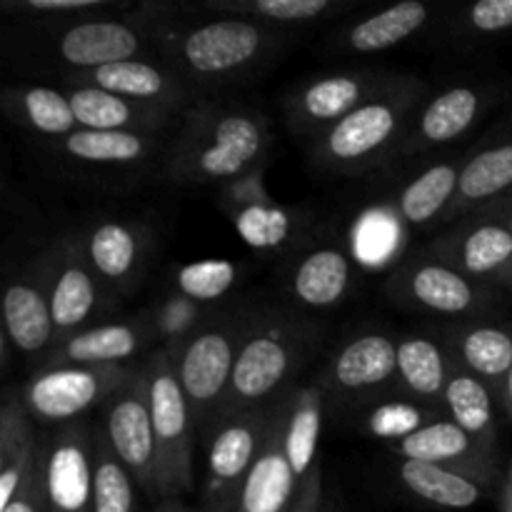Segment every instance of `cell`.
<instances>
[{"label":"cell","mask_w":512,"mask_h":512,"mask_svg":"<svg viewBox=\"0 0 512 512\" xmlns=\"http://www.w3.org/2000/svg\"><path fill=\"white\" fill-rule=\"evenodd\" d=\"M205 512H208V510H205Z\"/></svg>","instance_id":"48"},{"label":"cell","mask_w":512,"mask_h":512,"mask_svg":"<svg viewBox=\"0 0 512 512\" xmlns=\"http://www.w3.org/2000/svg\"><path fill=\"white\" fill-rule=\"evenodd\" d=\"M323 510V470L313 465L308 475L300 480L290 512H320Z\"/></svg>","instance_id":"43"},{"label":"cell","mask_w":512,"mask_h":512,"mask_svg":"<svg viewBox=\"0 0 512 512\" xmlns=\"http://www.w3.org/2000/svg\"><path fill=\"white\" fill-rule=\"evenodd\" d=\"M108 443L135 483L148 493H158V448L145 385H133L110 405Z\"/></svg>","instance_id":"2"},{"label":"cell","mask_w":512,"mask_h":512,"mask_svg":"<svg viewBox=\"0 0 512 512\" xmlns=\"http://www.w3.org/2000/svg\"><path fill=\"white\" fill-rule=\"evenodd\" d=\"M398 370V348L385 335H363L340 350L333 378L340 388L363 390L383 385Z\"/></svg>","instance_id":"13"},{"label":"cell","mask_w":512,"mask_h":512,"mask_svg":"<svg viewBox=\"0 0 512 512\" xmlns=\"http://www.w3.org/2000/svg\"><path fill=\"white\" fill-rule=\"evenodd\" d=\"M350 280V265L340 250L323 248L300 263L295 270L293 290L300 303L325 308V305L338 303L345 295Z\"/></svg>","instance_id":"16"},{"label":"cell","mask_w":512,"mask_h":512,"mask_svg":"<svg viewBox=\"0 0 512 512\" xmlns=\"http://www.w3.org/2000/svg\"><path fill=\"white\" fill-rule=\"evenodd\" d=\"M328 512H340V510H338V505H333V508H330Z\"/></svg>","instance_id":"46"},{"label":"cell","mask_w":512,"mask_h":512,"mask_svg":"<svg viewBox=\"0 0 512 512\" xmlns=\"http://www.w3.org/2000/svg\"><path fill=\"white\" fill-rule=\"evenodd\" d=\"M263 35L245 20H215L193 30L183 43V55L203 75L228 73L255 58Z\"/></svg>","instance_id":"6"},{"label":"cell","mask_w":512,"mask_h":512,"mask_svg":"<svg viewBox=\"0 0 512 512\" xmlns=\"http://www.w3.org/2000/svg\"><path fill=\"white\" fill-rule=\"evenodd\" d=\"M65 150L90 163H130L145 153V143L128 130H78L68 135Z\"/></svg>","instance_id":"28"},{"label":"cell","mask_w":512,"mask_h":512,"mask_svg":"<svg viewBox=\"0 0 512 512\" xmlns=\"http://www.w3.org/2000/svg\"><path fill=\"white\" fill-rule=\"evenodd\" d=\"M3 315L8 338L23 353H35L50 340L55 325L50 300H45L30 285L15 283L5 290Z\"/></svg>","instance_id":"14"},{"label":"cell","mask_w":512,"mask_h":512,"mask_svg":"<svg viewBox=\"0 0 512 512\" xmlns=\"http://www.w3.org/2000/svg\"><path fill=\"white\" fill-rule=\"evenodd\" d=\"M298 485V475L290 468L285 453V425L273 423L265 433L258 460L240 488L233 512H290Z\"/></svg>","instance_id":"4"},{"label":"cell","mask_w":512,"mask_h":512,"mask_svg":"<svg viewBox=\"0 0 512 512\" xmlns=\"http://www.w3.org/2000/svg\"><path fill=\"white\" fill-rule=\"evenodd\" d=\"M320 425H323V403H320L318 390H303L285 423V453L298 480H303L313 470Z\"/></svg>","instance_id":"18"},{"label":"cell","mask_w":512,"mask_h":512,"mask_svg":"<svg viewBox=\"0 0 512 512\" xmlns=\"http://www.w3.org/2000/svg\"><path fill=\"white\" fill-rule=\"evenodd\" d=\"M480 98L470 88H453L438 95L423 113L420 130L433 143H448L473 125Z\"/></svg>","instance_id":"24"},{"label":"cell","mask_w":512,"mask_h":512,"mask_svg":"<svg viewBox=\"0 0 512 512\" xmlns=\"http://www.w3.org/2000/svg\"><path fill=\"white\" fill-rule=\"evenodd\" d=\"M133 475L128 473L108 438L93 450V512H133Z\"/></svg>","instance_id":"20"},{"label":"cell","mask_w":512,"mask_h":512,"mask_svg":"<svg viewBox=\"0 0 512 512\" xmlns=\"http://www.w3.org/2000/svg\"><path fill=\"white\" fill-rule=\"evenodd\" d=\"M265 433L260 423H233L215 435L208 455V512H233L240 488L260 455Z\"/></svg>","instance_id":"3"},{"label":"cell","mask_w":512,"mask_h":512,"mask_svg":"<svg viewBox=\"0 0 512 512\" xmlns=\"http://www.w3.org/2000/svg\"><path fill=\"white\" fill-rule=\"evenodd\" d=\"M473 450V440L460 425L455 423H433L423 425L418 433L408 435L400 443V453L408 460L433 465H458Z\"/></svg>","instance_id":"22"},{"label":"cell","mask_w":512,"mask_h":512,"mask_svg":"<svg viewBox=\"0 0 512 512\" xmlns=\"http://www.w3.org/2000/svg\"><path fill=\"white\" fill-rule=\"evenodd\" d=\"M30 10H45V13H60V10H85L98 5V0H28Z\"/></svg>","instance_id":"44"},{"label":"cell","mask_w":512,"mask_h":512,"mask_svg":"<svg viewBox=\"0 0 512 512\" xmlns=\"http://www.w3.org/2000/svg\"><path fill=\"white\" fill-rule=\"evenodd\" d=\"M70 105L83 130H123L133 118V110L120 95L103 88H83L70 95Z\"/></svg>","instance_id":"32"},{"label":"cell","mask_w":512,"mask_h":512,"mask_svg":"<svg viewBox=\"0 0 512 512\" xmlns=\"http://www.w3.org/2000/svg\"><path fill=\"white\" fill-rule=\"evenodd\" d=\"M138 35L123 23L93 20L70 28L60 38V55L78 68L100 70L105 65L125 63L138 53Z\"/></svg>","instance_id":"9"},{"label":"cell","mask_w":512,"mask_h":512,"mask_svg":"<svg viewBox=\"0 0 512 512\" xmlns=\"http://www.w3.org/2000/svg\"><path fill=\"white\" fill-rule=\"evenodd\" d=\"M45 463L40 455H35L33 468H30L28 478L20 485L18 495L10 500L8 508L0 512H50L48 505V485H45Z\"/></svg>","instance_id":"40"},{"label":"cell","mask_w":512,"mask_h":512,"mask_svg":"<svg viewBox=\"0 0 512 512\" xmlns=\"http://www.w3.org/2000/svg\"><path fill=\"white\" fill-rule=\"evenodd\" d=\"M328 8L330 0H255L248 5V10L270 20H313Z\"/></svg>","instance_id":"41"},{"label":"cell","mask_w":512,"mask_h":512,"mask_svg":"<svg viewBox=\"0 0 512 512\" xmlns=\"http://www.w3.org/2000/svg\"><path fill=\"white\" fill-rule=\"evenodd\" d=\"M470 23L485 33L512 28V0H483L470 10Z\"/></svg>","instance_id":"42"},{"label":"cell","mask_w":512,"mask_h":512,"mask_svg":"<svg viewBox=\"0 0 512 512\" xmlns=\"http://www.w3.org/2000/svg\"><path fill=\"white\" fill-rule=\"evenodd\" d=\"M95 305V285L83 268H65L55 280L50 295V313L55 328H75L90 315Z\"/></svg>","instance_id":"30"},{"label":"cell","mask_w":512,"mask_h":512,"mask_svg":"<svg viewBox=\"0 0 512 512\" xmlns=\"http://www.w3.org/2000/svg\"><path fill=\"white\" fill-rule=\"evenodd\" d=\"M460 185V173L453 165H433L423 175L405 188L400 198V210L405 220L413 225H423L433 220L445 208L453 193Z\"/></svg>","instance_id":"21"},{"label":"cell","mask_w":512,"mask_h":512,"mask_svg":"<svg viewBox=\"0 0 512 512\" xmlns=\"http://www.w3.org/2000/svg\"><path fill=\"white\" fill-rule=\"evenodd\" d=\"M33 440H30L28 428H25L23 413L15 405H8L3 415V448H0V510L8 508L10 500L18 495L20 485L28 478L35 460Z\"/></svg>","instance_id":"19"},{"label":"cell","mask_w":512,"mask_h":512,"mask_svg":"<svg viewBox=\"0 0 512 512\" xmlns=\"http://www.w3.org/2000/svg\"><path fill=\"white\" fill-rule=\"evenodd\" d=\"M400 480L410 493L440 508H473L480 500V488L463 473L448 470L445 465L418 463V460H405L400 465Z\"/></svg>","instance_id":"15"},{"label":"cell","mask_w":512,"mask_h":512,"mask_svg":"<svg viewBox=\"0 0 512 512\" xmlns=\"http://www.w3.org/2000/svg\"><path fill=\"white\" fill-rule=\"evenodd\" d=\"M138 245L133 233L120 223H105L90 238V260L105 278H123L135 263Z\"/></svg>","instance_id":"35"},{"label":"cell","mask_w":512,"mask_h":512,"mask_svg":"<svg viewBox=\"0 0 512 512\" xmlns=\"http://www.w3.org/2000/svg\"><path fill=\"white\" fill-rule=\"evenodd\" d=\"M463 358L485 378H503L512 373V338L503 330L478 328L465 335Z\"/></svg>","instance_id":"33"},{"label":"cell","mask_w":512,"mask_h":512,"mask_svg":"<svg viewBox=\"0 0 512 512\" xmlns=\"http://www.w3.org/2000/svg\"><path fill=\"white\" fill-rule=\"evenodd\" d=\"M398 128V113L388 103L360 105L335 123L328 135V150L338 160H358L375 153Z\"/></svg>","instance_id":"11"},{"label":"cell","mask_w":512,"mask_h":512,"mask_svg":"<svg viewBox=\"0 0 512 512\" xmlns=\"http://www.w3.org/2000/svg\"><path fill=\"white\" fill-rule=\"evenodd\" d=\"M363 95V85L348 75L318 80L303 95V108L315 120H343L353 110H358V100Z\"/></svg>","instance_id":"31"},{"label":"cell","mask_w":512,"mask_h":512,"mask_svg":"<svg viewBox=\"0 0 512 512\" xmlns=\"http://www.w3.org/2000/svg\"><path fill=\"white\" fill-rule=\"evenodd\" d=\"M155 512H188V510H185L183 505H180V500H175V498H168V500H165V503L160 505V508L155 510Z\"/></svg>","instance_id":"45"},{"label":"cell","mask_w":512,"mask_h":512,"mask_svg":"<svg viewBox=\"0 0 512 512\" xmlns=\"http://www.w3.org/2000/svg\"><path fill=\"white\" fill-rule=\"evenodd\" d=\"M410 290L420 305L438 313H463L475 300L468 280L443 265H425L415 270Z\"/></svg>","instance_id":"23"},{"label":"cell","mask_w":512,"mask_h":512,"mask_svg":"<svg viewBox=\"0 0 512 512\" xmlns=\"http://www.w3.org/2000/svg\"><path fill=\"white\" fill-rule=\"evenodd\" d=\"M425 20H428V8L418 0H405L355 25L350 33V45L360 53H378L403 43L408 35L423 28Z\"/></svg>","instance_id":"17"},{"label":"cell","mask_w":512,"mask_h":512,"mask_svg":"<svg viewBox=\"0 0 512 512\" xmlns=\"http://www.w3.org/2000/svg\"><path fill=\"white\" fill-rule=\"evenodd\" d=\"M512 185V143L483 150L460 170V195L465 200H488Z\"/></svg>","instance_id":"27"},{"label":"cell","mask_w":512,"mask_h":512,"mask_svg":"<svg viewBox=\"0 0 512 512\" xmlns=\"http://www.w3.org/2000/svg\"><path fill=\"white\" fill-rule=\"evenodd\" d=\"M95 83L108 93L120 98H155L163 93L165 78L153 65L140 63V60H125V63L105 65L95 70Z\"/></svg>","instance_id":"34"},{"label":"cell","mask_w":512,"mask_h":512,"mask_svg":"<svg viewBox=\"0 0 512 512\" xmlns=\"http://www.w3.org/2000/svg\"><path fill=\"white\" fill-rule=\"evenodd\" d=\"M138 350V335L128 325H103V328L88 330L75 335L65 345V355L73 363L83 365H108L130 358Z\"/></svg>","instance_id":"25"},{"label":"cell","mask_w":512,"mask_h":512,"mask_svg":"<svg viewBox=\"0 0 512 512\" xmlns=\"http://www.w3.org/2000/svg\"><path fill=\"white\" fill-rule=\"evenodd\" d=\"M235 265L228 260H200V263L183 265L178 273V288L193 300L220 298L228 293L230 285L235 283Z\"/></svg>","instance_id":"38"},{"label":"cell","mask_w":512,"mask_h":512,"mask_svg":"<svg viewBox=\"0 0 512 512\" xmlns=\"http://www.w3.org/2000/svg\"><path fill=\"white\" fill-rule=\"evenodd\" d=\"M445 403L453 413L455 425H460L470 438L483 435L493 423V403H490L488 388L473 375H453L445 388Z\"/></svg>","instance_id":"29"},{"label":"cell","mask_w":512,"mask_h":512,"mask_svg":"<svg viewBox=\"0 0 512 512\" xmlns=\"http://www.w3.org/2000/svg\"><path fill=\"white\" fill-rule=\"evenodd\" d=\"M113 375L93 368H60L35 378L28 388V405L40 420H70L88 410L105 390L113 388Z\"/></svg>","instance_id":"5"},{"label":"cell","mask_w":512,"mask_h":512,"mask_svg":"<svg viewBox=\"0 0 512 512\" xmlns=\"http://www.w3.org/2000/svg\"><path fill=\"white\" fill-rule=\"evenodd\" d=\"M45 460L50 512H93V458L83 435L58 438Z\"/></svg>","instance_id":"8"},{"label":"cell","mask_w":512,"mask_h":512,"mask_svg":"<svg viewBox=\"0 0 512 512\" xmlns=\"http://www.w3.org/2000/svg\"><path fill=\"white\" fill-rule=\"evenodd\" d=\"M512 258V233L503 225L473 230L463 245V265L470 273H490Z\"/></svg>","instance_id":"36"},{"label":"cell","mask_w":512,"mask_h":512,"mask_svg":"<svg viewBox=\"0 0 512 512\" xmlns=\"http://www.w3.org/2000/svg\"><path fill=\"white\" fill-rule=\"evenodd\" d=\"M510 390H512V373H510Z\"/></svg>","instance_id":"47"},{"label":"cell","mask_w":512,"mask_h":512,"mask_svg":"<svg viewBox=\"0 0 512 512\" xmlns=\"http://www.w3.org/2000/svg\"><path fill=\"white\" fill-rule=\"evenodd\" d=\"M398 370L405 385L418 395H438L448 388L445 358L438 345L428 338H410L398 348Z\"/></svg>","instance_id":"26"},{"label":"cell","mask_w":512,"mask_h":512,"mask_svg":"<svg viewBox=\"0 0 512 512\" xmlns=\"http://www.w3.org/2000/svg\"><path fill=\"white\" fill-rule=\"evenodd\" d=\"M263 148V133L248 115H225L215 125L213 145L200 153L198 165L210 178L238 175Z\"/></svg>","instance_id":"12"},{"label":"cell","mask_w":512,"mask_h":512,"mask_svg":"<svg viewBox=\"0 0 512 512\" xmlns=\"http://www.w3.org/2000/svg\"><path fill=\"white\" fill-rule=\"evenodd\" d=\"M233 343L220 330H208L190 340L178 368V380L193 408H205L223 395L233 380Z\"/></svg>","instance_id":"7"},{"label":"cell","mask_w":512,"mask_h":512,"mask_svg":"<svg viewBox=\"0 0 512 512\" xmlns=\"http://www.w3.org/2000/svg\"><path fill=\"white\" fill-rule=\"evenodd\" d=\"M290 355L285 343L273 335L248 340L235 358L230 390L240 400H260L273 393L288 373Z\"/></svg>","instance_id":"10"},{"label":"cell","mask_w":512,"mask_h":512,"mask_svg":"<svg viewBox=\"0 0 512 512\" xmlns=\"http://www.w3.org/2000/svg\"><path fill=\"white\" fill-rule=\"evenodd\" d=\"M423 428V413L413 405H383L380 410H375L373 418H370V430H373L378 438H408V435L418 433Z\"/></svg>","instance_id":"39"},{"label":"cell","mask_w":512,"mask_h":512,"mask_svg":"<svg viewBox=\"0 0 512 512\" xmlns=\"http://www.w3.org/2000/svg\"><path fill=\"white\" fill-rule=\"evenodd\" d=\"M23 108L30 125L40 133L63 135L78 125L70 98L55 93L50 88H33L23 95Z\"/></svg>","instance_id":"37"},{"label":"cell","mask_w":512,"mask_h":512,"mask_svg":"<svg viewBox=\"0 0 512 512\" xmlns=\"http://www.w3.org/2000/svg\"><path fill=\"white\" fill-rule=\"evenodd\" d=\"M145 390L158 448V493L170 498L190 490V403L168 358H155Z\"/></svg>","instance_id":"1"}]
</instances>
